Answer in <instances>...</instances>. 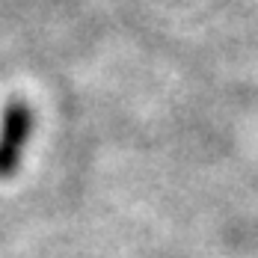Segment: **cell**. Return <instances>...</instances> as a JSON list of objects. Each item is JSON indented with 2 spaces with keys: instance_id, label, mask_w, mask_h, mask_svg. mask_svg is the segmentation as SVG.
Wrapping results in <instances>:
<instances>
[{
  "instance_id": "6da1fadb",
  "label": "cell",
  "mask_w": 258,
  "mask_h": 258,
  "mask_svg": "<svg viewBox=\"0 0 258 258\" xmlns=\"http://www.w3.org/2000/svg\"><path fill=\"white\" fill-rule=\"evenodd\" d=\"M30 131H33L30 104L21 98L9 101L3 113V125H0V178L15 175V169L21 166V152L30 140Z\"/></svg>"
}]
</instances>
